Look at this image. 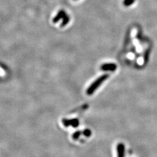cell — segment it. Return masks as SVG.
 <instances>
[{
	"mask_svg": "<svg viewBox=\"0 0 157 157\" xmlns=\"http://www.w3.org/2000/svg\"><path fill=\"white\" fill-rule=\"evenodd\" d=\"M135 0H124V6H131L135 2Z\"/></svg>",
	"mask_w": 157,
	"mask_h": 157,
	"instance_id": "52a82bcc",
	"label": "cell"
},
{
	"mask_svg": "<svg viewBox=\"0 0 157 157\" xmlns=\"http://www.w3.org/2000/svg\"><path fill=\"white\" fill-rule=\"evenodd\" d=\"M91 134V132L90 130H89V129H86V130H84L83 132H82V135H84L85 136H87V137L90 136Z\"/></svg>",
	"mask_w": 157,
	"mask_h": 157,
	"instance_id": "9c48e42d",
	"label": "cell"
},
{
	"mask_svg": "<svg viewBox=\"0 0 157 157\" xmlns=\"http://www.w3.org/2000/svg\"><path fill=\"white\" fill-rule=\"evenodd\" d=\"M117 68V65L112 63H104L101 66V69L103 71H115Z\"/></svg>",
	"mask_w": 157,
	"mask_h": 157,
	"instance_id": "3957f363",
	"label": "cell"
},
{
	"mask_svg": "<svg viewBox=\"0 0 157 157\" xmlns=\"http://www.w3.org/2000/svg\"><path fill=\"white\" fill-rule=\"evenodd\" d=\"M117 151H118V157H124V147L122 144H118L117 147Z\"/></svg>",
	"mask_w": 157,
	"mask_h": 157,
	"instance_id": "5b68a950",
	"label": "cell"
},
{
	"mask_svg": "<svg viewBox=\"0 0 157 157\" xmlns=\"http://www.w3.org/2000/svg\"><path fill=\"white\" fill-rule=\"evenodd\" d=\"M81 135H82V132H79V131H78V132H75V133L73 134V136H72L73 139H75V140L78 139V137H79V136Z\"/></svg>",
	"mask_w": 157,
	"mask_h": 157,
	"instance_id": "ba28073f",
	"label": "cell"
},
{
	"mask_svg": "<svg viewBox=\"0 0 157 157\" xmlns=\"http://www.w3.org/2000/svg\"><path fill=\"white\" fill-rule=\"evenodd\" d=\"M108 77H109V75L108 74H105V75H103L101 76H100L92 84H91L90 87L87 89V94L88 95L92 94L95 90H97L101 86V84H102V83L108 78Z\"/></svg>",
	"mask_w": 157,
	"mask_h": 157,
	"instance_id": "6da1fadb",
	"label": "cell"
},
{
	"mask_svg": "<svg viewBox=\"0 0 157 157\" xmlns=\"http://www.w3.org/2000/svg\"><path fill=\"white\" fill-rule=\"evenodd\" d=\"M70 21V17L69 15L66 13V15L62 18V21L61 24V27H64L67 25Z\"/></svg>",
	"mask_w": 157,
	"mask_h": 157,
	"instance_id": "8992f818",
	"label": "cell"
},
{
	"mask_svg": "<svg viewBox=\"0 0 157 157\" xmlns=\"http://www.w3.org/2000/svg\"><path fill=\"white\" fill-rule=\"evenodd\" d=\"M66 15V12L64 10H60L58 12V13L56 14V16L54 17L52 22L54 23L58 22V21L59 20H61V19L63 17Z\"/></svg>",
	"mask_w": 157,
	"mask_h": 157,
	"instance_id": "277c9868",
	"label": "cell"
},
{
	"mask_svg": "<svg viewBox=\"0 0 157 157\" xmlns=\"http://www.w3.org/2000/svg\"><path fill=\"white\" fill-rule=\"evenodd\" d=\"M62 124L65 127L72 126L75 128V127L78 126L79 122H78V119H62Z\"/></svg>",
	"mask_w": 157,
	"mask_h": 157,
	"instance_id": "7a4b0ae2",
	"label": "cell"
}]
</instances>
